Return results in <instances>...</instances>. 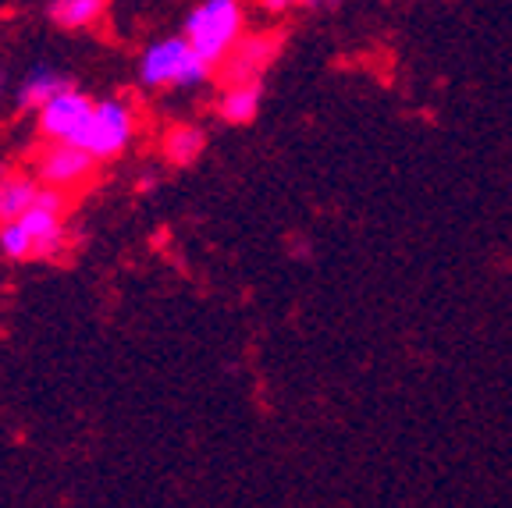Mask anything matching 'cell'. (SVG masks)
Masks as SVG:
<instances>
[{
	"mask_svg": "<svg viewBox=\"0 0 512 508\" xmlns=\"http://www.w3.org/2000/svg\"><path fill=\"white\" fill-rule=\"evenodd\" d=\"M239 40H242V8L232 4V0H207L185 22V43L214 72L221 68L224 57L232 54V47Z\"/></svg>",
	"mask_w": 512,
	"mask_h": 508,
	"instance_id": "cell-1",
	"label": "cell"
},
{
	"mask_svg": "<svg viewBox=\"0 0 512 508\" xmlns=\"http://www.w3.org/2000/svg\"><path fill=\"white\" fill-rule=\"evenodd\" d=\"M214 75V68L196 57V50L185 43V36L153 43L139 61V79L146 86H200Z\"/></svg>",
	"mask_w": 512,
	"mask_h": 508,
	"instance_id": "cell-2",
	"label": "cell"
},
{
	"mask_svg": "<svg viewBox=\"0 0 512 508\" xmlns=\"http://www.w3.org/2000/svg\"><path fill=\"white\" fill-rule=\"evenodd\" d=\"M132 132H136V118H132L128 104H121V100H104V104L93 107V118L86 121V128H82L72 146L86 150L93 160H111L125 150Z\"/></svg>",
	"mask_w": 512,
	"mask_h": 508,
	"instance_id": "cell-3",
	"label": "cell"
},
{
	"mask_svg": "<svg viewBox=\"0 0 512 508\" xmlns=\"http://www.w3.org/2000/svg\"><path fill=\"white\" fill-rule=\"evenodd\" d=\"M278 36H242L239 43L232 47V54L224 57L221 68H217V82L224 89L228 86H246V82H260L264 68L274 61L278 54Z\"/></svg>",
	"mask_w": 512,
	"mask_h": 508,
	"instance_id": "cell-4",
	"label": "cell"
},
{
	"mask_svg": "<svg viewBox=\"0 0 512 508\" xmlns=\"http://www.w3.org/2000/svg\"><path fill=\"white\" fill-rule=\"evenodd\" d=\"M96 160L89 157L86 150L79 146H68V143H50L47 150H40L36 157V182L43 189H72V185H82L89 175H93Z\"/></svg>",
	"mask_w": 512,
	"mask_h": 508,
	"instance_id": "cell-5",
	"label": "cell"
},
{
	"mask_svg": "<svg viewBox=\"0 0 512 508\" xmlns=\"http://www.w3.org/2000/svg\"><path fill=\"white\" fill-rule=\"evenodd\" d=\"M93 100L79 89H68L57 100H50L40 111V132L47 135L50 143H68L72 146L79 139V132L86 128V121L93 118Z\"/></svg>",
	"mask_w": 512,
	"mask_h": 508,
	"instance_id": "cell-6",
	"label": "cell"
},
{
	"mask_svg": "<svg viewBox=\"0 0 512 508\" xmlns=\"http://www.w3.org/2000/svg\"><path fill=\"white\" fill-rule=\"evenodd\" d=\"M68 89H75L68 75L54 72V68H32L22 79V86H18V107H22V111H29V107L43 111L50 100H57V96L68 93Z\"/></svg>",
	"mask_w": 512,
	"mask_h": 508,
	"instance_id": "cell-7",
	"label": "cell"
},
{
	"mask_svg": "<svg viewBox=\"0 0 512 508\" xmlns=\"http://www.w3.org/2000/svg\"><path fill=\"white\" fill-rule=\"evenodd\" d=\"M43 185L36 178L22 175H0V228L4 224H15L18 217H25L40 196Z\"/></svg>",
	"mask_w": 512,
	"mask_h": 508,
	"instance_id": "cell-8",
	"label": "cell"
},
{
	"mask_svg": "<svg viewBox=\"0 0 512 508\" xmlns=\"http://www.w3.org/2000/svg\"><path fill=\"white\" fill-rule=\"evenodd\" d=\"M260 100H264V86L260 82H246V86H228L221 89V100H217V114H221L228 125H249L260 111Z\"/></svg>",
	"mask_w": 512,
	"mask_h": 508,
	"instance_id": "cell-9",
	"label": "cell"
},
{
	"mask_svg": "<svg viewBox=\"0 0 512 508\" xmlns=\"http://www.w3.org/2000/svg\"><path fill=\"white\" fill-rule=\"evenodd\" d=\"M203 146H207V135L192 125H175L164 135V157L175 167H189L192 160H200Z\"/></svg>",
	"mask_w": 512,
	"mask_h": 508,
	"instance_id": "cell-10",
	"label": "cell"
},
{
	"mask_svg": "<svg viewBox=\"0 0 512 508\" xmlns=\"http://www.w3.org/2000/svg\"><path fill=\"white\" fill-rule=\"evenodd\" d=\"M104 11H107L104 0H57V4L47 8V15H50V22L61 25V29H86V25H93Z\"/></svg>",
	"mask_w": 512,
	"mask_h": 508,
	"instance_id": "cell-11",
	"label": "cell"
},
{
	"mask_svg": "<svg viewBox=\"0 0 512 508\" xmlns=\"http://www.w3.org/2000/svg\"><path fill=\"white\" fill-rule=\"evenodd\" d=\"M153 185H157V178L153 175H146V178H139V192H150Z\"/></svg>",
	"mask_w": 512,
	"mask_h": 508,
	"instance_id": "cell-12",
	"label": "cell"
},
{
	"mask_svg": "<svg viewBox=\"0 0 512 508\" xmlns=\"http://www.w3.org/2000/svg\"><path fill=\"white\" fill-rule=\"evenodd\" d=\"M0 93H4V72H0Z\"/></svg>",
	"mask_w": 512,
	"mask_h": 508,
	"instance_id": "cell-13",
	"label": "cell"
}]
</instances>
